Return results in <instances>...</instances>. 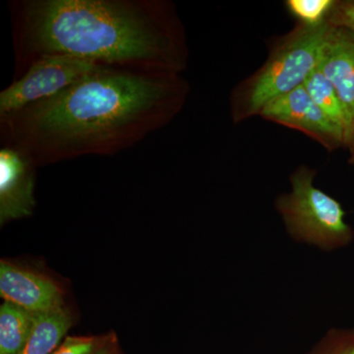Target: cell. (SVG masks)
I'll return each mask as SVG.
<instances>
[{
	"instance_id": "cell-17",
	"label": "cell",
	"mask_w": 354,
	"mask_h": 354,
	"mask_svg": "<svg viewBox=\"0 0 354 354\" xmlns=\"http://www.w3.org/2000/svg\"><path fill=\"white\" fill-rule=\"evenodd\" d=\"M111 344H113L109 342L108 337V339H106V342H104V346H102V348H100L95 354H113V349H111Z\"/></svg>"
},
{
	"instance_id": "cell-16",
	"label": "cell",
	"mask_w": 354,
	"mask_h": 354,
	"mask_svg": "<svg viewBox=\"0 0 354 354\" xmlns=\"http://www.w3.org/2000/svg\"><path fill=\"white\" fill-rule=\"evenodd\" d=\"M327 20L335 27L344 28L354 37V2H335Z\"/></svg>"
},
{
	"instance_id": "cell-11",
	"label": "cell",
	"mask_w": 354,
	"mask_h": 354,
	"mask_svg": "<svg viewBox=\"0 0 354 354\" xmlns=\"http://www.w3.org/2000/svg\"><path fill=\"white\" fill-rule=\"evenodd\" d=\"M35 314L6 301L0 307V354H20L31 334Z\"/></svg>"
},
{
	"instance_id": "cell-9",
	"label": "cell",
	"mask_w": 354,
	"mask_h": 354,
	"mask_svg": "<svg viewBox=\"0 0 354 354\" xmlns=\"http://www.w3.org/2000/svg\"><path fill=\"white\" fill-rule=\"evenodd\" d=\"M319 69L334 86L346 111L351 146L354 141V37L351 32L333 25Z\"/></svg>"
},
{
	"instance_id": "cell-1",
	"label": "cell",
	"mask_w": 354,
	"mask_h": 354,
	"mask_svg": "<svg viewBox=\"0 0 354 354\" xmlns=\"http://www.w3.org/2000/svg\"><path fill=\"white\" fill-rule=\"evenodd\" d=\"M188 92L179 74L102 65L59 94L0 118L3 147L36 167L116 155L169 124Z\"/></svg>"
},
{
	"instance_id": "cell-5",
	"label": "cell",
	"mask_w": 354,
	"mask_h": 354,
	"mask_svg": "<svg viewBox=\"0 0 354 354\" xmlns=\"http://www.w3.org/2000/svg\"><path fill=\"white\" fill-rule=\"evenodd\" d=\"M101 66L68 55L39 57L24 76L0 93V118L59 94Z\"/></svg>"
},
{
	"instance_id": "cell-15",
	"label": "cell",
	"mask_w": 354,
	"mask_h": 354,
	"mask_svg": "<svg viewBox=\"0 0 354 354\" xmlns=\"http://www.w3.org/2000/svg\"><path fill=\"white\" fill-rule=\"evenodd\" d=\"M108 337H67L51 354H95Z\"/></svg>"
},
{
	"instance_id": "cell-4",
	"label": "cell",
	"mask_w": 354,
	"mask_h": 354,
	"mask_svg": "<svg viewBox=\"0 0 354 354\" xmlns=\"http://www.w3.org/2000/svg\"><path fill=\"white\" fill-rule=\"evenodd\" d=\"M315 172L300 167L291 176L292 190L277 200L286 232L295 242L333 251L353 237L341 204L314 185Z\"/></svg>"
},
{
	"instance_id": "cell-6",
	"label": "cell",
	"mask_w": 354,
	"mask_h": 354,
	"mask_svg": "<svg viewBox=\"0 0 354 354\" xmlns=\"http://www.w3.org/2000/svg\"><path fill=\"white\" fill-rule=\"evenodd\" d=\"M260 115L286 127L301 130L327 147L344 144V134L324 114L304 86L266 104Z\"/></svg>"
},
{
	"instance_id": "cell-8",
	"label": "cell",
	"mask_w": 354,
	"mask_h": 354,
	"mask_svg": "<svg viewBox=\"0 0 354 354\" xmlns=\"http://www.w3.org/2000/svg\"><path fill=\"white\" fill-rule=\"evenodd\" d=\"M36 165L22 153L9 147L0 150V223L32 215Z\"/></svg>"
},
{
	"instance_id": "cell-2",
	"label": "cell",
	"mask_w": 354,
	"mask_h": 354,
	"mask_svg": "<svg viewBox=\"0 0 354 354\" xmlns=\"http://www.w3.org/2000/svg\"><path fill=\"white\" fill-rule=\"evenodd\" d=\"M18 66L44 55L158 73L186 67L185 34L164 0H21L13 2Z\"/></svg>"
},
{
	"instance_id": "cell-10",
	"label": "cell",
	"mask_w": 354,
	"mask_h": 354,
	"mask_svg": "<svg viewBox=\"0 0 354 354\" xmlns=\"http://www.w3.org/2000/svg\"><path fill=\"white\" fill-rule=\"evenodd\" d=\"M72 324L73 318L66 307L48 313L35 314L31 334L20 354L53 353Z\"/></svg>"
},
{
	"instance_id": "cell-3",
	"label": "cell",
	"mask_w": 354,
	"mask_h": 354,
	"mask_svg": "<svg viewBox=\"0 0 354 354\" xmlns=\"http://www.w3.org/2000/svg\"><path fill=\"white\" fill-rule=\"evenodd\" d=\"M332 28L326 19L319 25L301 26L290 35L244 90L242 114H259L272 100L304 85L321 64Z\"/></svg>"
},
{
	"instance_id": "cell-14",
	"label": "cell",
	"mask_w": 354,
	"mask_h": 354,
	"mask_svg": "<svg viewBox=\"0 0 354 354\" xmlns=\"http://www.w3.org/2000/svg\"><path fill=\"white\" fill-rule=\"evenodd\" d=\"M306 354H354V332L330 330Z\"/></svg>"
},
{
	"instance_id": "cell-7",
	"label": "cell",
	"mask_w": 354,
	"mask_h": 354,
	"mask_svg": "<svg viewBox=\"0 0 354 354\" xmlns=\"http://www.w3.org/2000/svg\"><path fill=\"white\" fill-rule=\"evenodd\" d=\"M0 295L34 314L65 307L64 292L53 279L6 260L0 262Z\"/></svg>"
},
{
	"instance_id": "cell-12",
	"label": "cell",
	"mask_w": 354,
	"mask_h": 354,
	"mask_svg": "<svg viewBox=\"0 0 354 354\" xmlns=\"http://www.w3.org/2000/svg\"><path fill=\"white\" fill-rule=\"evenodd\" d=\"M304 86L317 106L344 133V144H348V118L333 84L326 78L318 67L305 81Z\"/></svg>"
},
{
	"instance_id": "cell-13",
	"label": "cell",
	"mask_w": 354,
	"mask_h": 354,
	"mask_svg": "<svg viewBox=\"0 0 354 354\" xmlns=\"http://www.w3.org/2000/svg\"><path fill=\"white\" fill-rule=\"evenodd\" d=\"M335 3L332 0H290L288 7L304 25L316 26L327 19Z\"/></svg>"
},
{
	"instance_id": "cell-18",
	"label": "cell",
	"mask_w": 354,
	"mask_h": 354,
	"mask_svg": "<svg viewBox=\"0 0 354 354\" xmlns=\"http://www.w3.org/2000/svg\"><path fill=\"white\" fill-rule=\"evenodd\" d=\"M351 148H353V150H354V141H353V143L351 144Z\"/></svg>"
}]
</instances>
